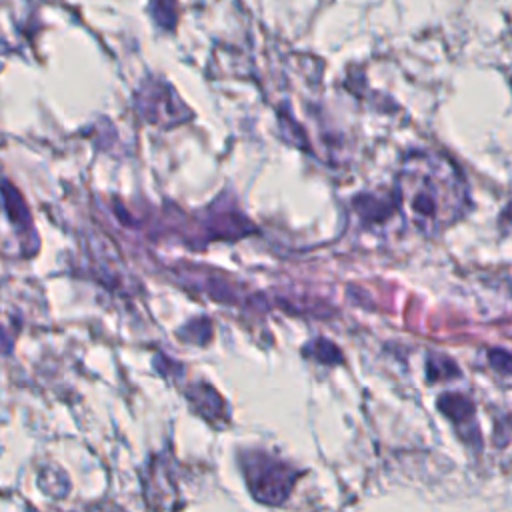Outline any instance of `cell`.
Wrapping results in <instances>:
<instances>
[{
    "mask_svg": "<svg viewBox=\"0 0 512 512\" xmlns=\"http://www.w3.org/2000/svg\"><path fill=\"white\" fill-rule=\"evenodd\" d=\"M402 216L424 236H436L468 208V184L456 164L436 152H410L396 176Z\"/></svg>",
    "mask_w": 512,
    "mask_h": 512,
    "instance_id": "obj_1",
    "label": "cell"
},
{
    "mask_svg": "<svg viewBox=\"0 0 512 512\" xmlns=\"http://www.w3.org/2000/svg\"><path fill=\"white\" fill-rule=\"evenodd\" d=\"M440 408L452 418V420H464L472 414V404L468 398L458 396V394H448L440 398Z\"/></svg>",
    "mask_w": 512,
    "mask_h": 512,
    "instance_id": "obj_2",
    "label": "cell"
},
{
    "mask_svg": "<svg viewBox=\"0 0 512 512\" xmlns=\"http://www.w3.org/2000/svg\"><path fill=\"white\" fill-rule=\"evenodd\" d=\"M490 360L500 370H506V372L512 370V356L508 352H504V350H492L490 352Z\"/></svg>",
    "mask_w": 512,
    "mask_h": 512,
    "instance_id": "obj_3",
    "label": "cell"
}]
</instances>
